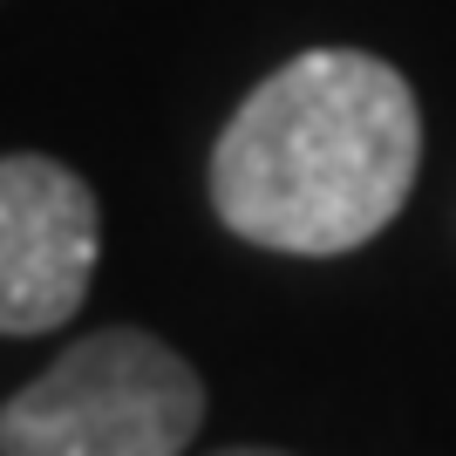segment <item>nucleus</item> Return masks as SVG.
I'll return each mask as SVG.
<instances>
[{"instance_id":"1","label":"nucleus","mask_w":456,"mask_h":456,"mask_svg":"<svg viewBox=\"0 0 456 456\" xmlns=\"http://www.w3.org/2000/svg\"><path fill=\"white\" fill-rule=\"evenodd\" d=\"M422 171V110L402 69L306 48L232 110L211 143V211L246 246L341 259L402 218Z\"/></svg>"},{"instance_id":"2","label":"nucleus","mask_w":456,"mask_h":456,"mask_svg":"<svg viewBox=\"0 0 456 456\" xmlns=\"http://www.w3.org/2000/svg\"><path fill=\"white\" fill-rule=\"evenodd\" d=\"M198 429L205 381L143 327L82 334L0 402V456H184Z\"/></svg>"},{"instance_id":"3","label":"nucleus","mask_w":456,"mask_h":456,"mask_svg":"<svg viewBox=\"0 0 456 456\" xmlns=\"http://www.w3.org/2000/svg\"><path fill=\"white\" fill-rule=\"evenodd\" d=\"M102 259V205L55 157H0V334H55L82 314Z\"/></svg>"},{"instance_id":"4","label":"nucleus","mask_w":456,"mask_h":456,"mask_svg":"<svg viewBox=\"0 0 456 456\" xmlns=\"http://www.w3.org/2000/svg\"><path fill=\"white\" fill-rule=\"evenodd\" d=\"M218 456H286V450H252L246 443V450H218Z\"/></svg>"}]
</instances>
